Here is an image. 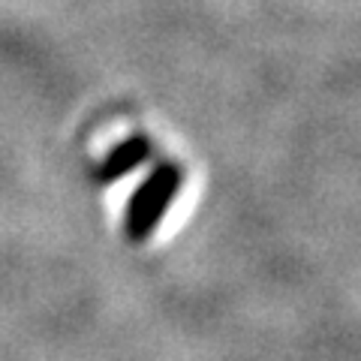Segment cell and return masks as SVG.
Wrapping results in <instances>:
<instances>
[{
	"label": "cell",
	"instance_id": "obj_1",
	"mask_svg": "<svg viewBox=\"0 0 361 361\" xmlns=\"http://www.w3.org/2000/svg\"><path fill=\"white\" fill-rule=\"evenodd\" d=\"M180 180H184V172H180L178 163H157L148 178L139 184V190L133 193L130 205H127V217H123V232H127L130 241H148L154 229L160 226L166 208L172 205V199L178 196Z\"/></svg>",
	"mask_w": 361,
	"mask_h": 361
},
{
	"label": "cell",
	"instance_id": "obj_2",
	"mask_svg": "<svg viewBox=\"0 0 361 361\" xmlns=\"http://www.w3.org/2000/svg\"><path fill=\"white\" fill-rule=\"evenodd\" d=\"M145 160H151V139H145V135H133V139L121 142L118 148L103 160V166H99V178L103 180L123 178Z\"/></svg>",
	"mask_w": 361,
	"mask_h": 361
}]
</instances>
